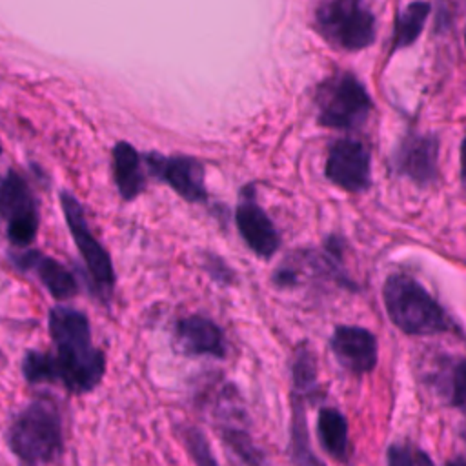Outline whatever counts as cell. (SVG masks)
Returning a JSON list of instances; mask_svg holds the SVG:
<instances>
[{
    "label": "cell",
    "instance_id": "6da1fadb",
    "mask_svg": "<svg viewBox=\"0 0 466 466\" xmlns=\"http://www.w3.org/2000/svg\"><path fill=\"white\" fill-rule=\"evenodd\" d=\"M53 351L27 350L22 375L29 384L56 382L71 393H89L104 379L106 357L93 344L91 324L84 311L53 306L47 317Z\"/></svg>",
    "mask_w": 466,
    "mask_h": 466
},
{
    "label": "cell",
    "instance_id": "7a4b0ae2",
    "mask_svg": "<svg viewBox=\"0 0 466 466\" xmlns=\"http://www.w3.org/2000/svg\"><path fill=\"white\" fill-rule=\"evenodd\" d=\"M11 451L25 466L53 462L64 448L62 419L49 399H35L20 410L7 431Z\"/></svg>",
    "mask_w": 466,
    "mask_h": 466
},
{
    "label": "cell",
    "instance_id": "3957f363",
    "mask_svg": "<svg viewBox=\"0 0 466 466\" xmlns=\"http://www.w3.org/2000/svg\"><path fill=\"white\" fill-rule=\"evenodd\" d=\"M382 297L391 322L408 335H433L453 329L451 319L441 304L408 275L388 277Z\"/></svg>",
    "mask_w": 466,
    "mask_h": 466
},
{
    "label": "cell",
    "instance_id": "277c9868",
    "mask_svg": "<svg viewBox=\"0 0 466 466\" xmlns=\"http://www.w3.org/2000/svg\"><path fill=\"white\" fill-rule=\"evenodd\" d=\"M315 29L342 51H360L375 40V15L357 0H329L315 9Z\"/></svg>",
    "mask_w": 466,
    "mask_h": 466
},
{
    "label": "cell",
    "instance_id": "5b68a950",
    "mask_svg": "<svg viewBox=\"0 0 466 466\" xmlns=\"http://www.w3.org/2000/svg\"><path fill=\"white\" fill-rule=\"evenodd\" d=\"M317 120L333 129H355L371 111V98L351 73H337L324 80L315 95Z\"/></svg>",
    "mask_w": 466,
    "mask_h": 466
},
{
    "label": "cell",
    "instance_id": "8992f818",
    "mask_svg": "<svg viewBox=\"0 0 466 466\" xmlns=\"http://www.w3.org/2000/svg\"><path fill=\"white\" fill-rule=\"evenodd\" d=\"M60 206H62V213L69 228V233L73 237V242L76 244V249L89 273L95 293L100 297V300H109L115 289L116 277H115L113 262L107 249L93 235L86 220L84 208L71 191L67 189L60 191Z\"/></svg>",
    "mask_w": 466,
    "mask_h": 466
},
{
    "label": "cell",
    "instance_id": "52a82bcc",
    "mask_svg": "<svg viewBox=\"0 0 466 466\" xmlns=\"http://www.w3.org/2000/svg\"><path fill=\"white\" fill-rule=\"evenodd\" d=\"M0 218L5 222V235L11 246L27 249L36 238L40 211L27 180L15 169L0 177Z\"/></svg>",
    "mask_w": 466,
    "mask_h": 466
},
{
    "label": "cell",
    "instance_id": "ba28073f",
    "mask_svg": "<svg viewBox=\"0 0 466 466\" xmlns=\"http://www.w3.org/2000/svg\"><path fill=\"white\" fill-rule=\"evenodd\" d=\"M149 173L166 182L187 202H204L208 198L204 184V166L200 160L186 155H162L149 151L144 155Z\"/></svg>",
    "mask_w": 466,
    "mask_h": 466
},
{
    "label": "cell",
    "instance_id": "9c48e42d",
    "mask_svg": "<svg viewBox=\"0 0 466 466\" xmlns=\"http://www.w3.org/2000/svg\"><path fill=\"white\" fill-rule=\"evenodd\" d=\"M368 147L357 138H339L331 144L326 160V177L346 191H364L371 182Z\"/></svg>",
    "mask_w": 466,
    "mask_h": 466
},
{
    "label": "cell",
    "instance_id": "30bf717a",
    "mask_svg": "<svg viewBox=\"0 0 466 466\" xmlns=\"http://www.w3.org/2000/svg\"><path fill=\"white\" fill-rule=\"evenodd\" d=\"M439 140L433 133L406 135L393 157L395 167L419 186H428L437 177Z\"/></svg>",
    "mask_w": 466,
    "mask_h": 466
},
{
    "label": "cell",
    "instance_id": "8fae6325",
    "mask_svg": "<svg viewBox=\"0 0 466 466\" xmlns=\"http://www.w3.org/2000/svg\"><path fill=\"white\" fill-rule=\"evenodd\" d=\"M235 220L244 242L255 255H258L260 258H269L279 249V233L266 211L257 204L251 187H246L242 191Z\"/></svg>",
    "mask_w": 466,
    "mask_h": 466
},
{
    "label": "cell",
    "instance_id": "7c38bea8",
    "mask_svg": "<svg viewBox=\"0 0 466 466\" xmlns=\"http://www.w3.org/2000/svg\"><path fill=\"white\" fill-rule=\"evenodd\" d=\"M329 346L339 364L353 375L370 373L377 364V340L366 328L339 326Z\"/></svg>",
    "mask_w": 466,
    "mask_h": 466
},
{
    "label": "cell",
    "instance_id": "4fadbf2b",
    "mask_svg": "<svg viewBox=\"0 0 466 466\" xmlns=\"http://www.w3.org/2000/svg\"><path fill=\"white\" fill-rule=\"evenodd\" d=\"M11 262L20 271L33 273L55 300H67L78 291L73 273L62 262L38 249L27 248L22 253H15Z\"/></svg>",
    "mask_w": 466,
    "mask_h": 466
},
{
    "label": "cell",
    "instance_id": "5bb4252c",
    "mask_svg": "<svg viewBox=\"0 0 466 466\" xmlns=\"http://www.w3.org/2000/svg\"><path fill=\"white\" fill-rule=\"evenodd\" d=\"M177 348L186 355H208L215 359L226 357V342L220 328L200 315H191L178 320L175 328Z\"/></svg>",
    "mask_w": 466,
    "mask_h": 466
},
{
    "label": "cell",
    "instance_id": "9a60e30c",
    "mask_svg": "<svg viewBox=\"0 0 466 466\" xmlns=\"http://www.w3.org/2000/svg\"><path fill=\"white\" fill-rule=\"evenodd\" d=\"M113 178L124 200H135L146 189V173L142 158L133 144L120 140L111 149Z\"/></svg>",
    "mask_w": 466,
    "mask_h": 466
},
{
    "label": "cell",
    "instance_id": "2e32d148",
    "mask_svg": "<svg viewBox=\"0 0 466 466\" xmlns=\"http://www.w3.org/2000/svg\"><path fill=\"white\" fill-rule=\"evenodd\" d=\"M317 435L328 455L344 461L348 455V420L335 408H322L317 417Z\"/></svg>",
    "mask_w": 466,
    "mask_h": 466
},
{
    "label": "cell",
    "instance_id": "e0dca14e",
    "mask_svg": "<svg viewBox=\"0 0 466 466\" xmlns=\"http://www.w3.org/2000/svg\"><path fill=\"white\" fill-rule=\"evenodd\" d=\"M289 455L293 466H326L311 450L306 413L302 397H295L293 400V419H291V441H289Z\"/></svg>",
    "mask_w": 466,
    "mask_h": 466
},
{
    "label": "cell",
    "instance_id": "ac0fdd59",
    "mask_svg": "<svg viewBox=\"0 0 466 466\" xmlns=\"http://www.w3.org/2000/svg\"><path fill=\"white\" fill-rule=\"evenodd\" d=\"M430 15V4L428 2H413L408 4L395 20V33H393V49H404L411 46L419 35L422 33V27L426 24V18Z\"/></svg>",
    "mask_w": 466,
    "mask_h": 466
},
{
    "label": "cell",
    "instance_id": "d6986e66",
    "mask_svg": "<svg viewBox=\"0 0 466 466\" xmlns=\"http://www.w3.org/2000/svg\"><path fill=\"white\" fill-rule=\"evenodd\" d=\"M220 437L222 441L237 453V457L242 459L248 466H260L264 457L262 451L255 446L253 439L244 428H235L231 424H224L220 428Z\"/></svg>",
    "mask_w": 466,
    "mask_h": 466
},
{
    "label": "cell",
    "instance_id": "ffe728a7",
    "mask_svg": "<svg viewBox=\"0 0 466 466\" xmlns=\"http://www.w3.org/2000/svg\"><path fill=\"white\" fill-rule=\"evenodd\" d=\"M317 380V368H315V357L308 348L297 350L295 364H293V382L295 391L299 397H304L315 390Z\"/></svg>",
    "mask_w": 466,
    "mask_h": 466
},
{
    "label": "cell",
    "instance_id": "44dd1931",
    "mask_svg": "<svg viewBox=\"0 0 466 466\" xmlns=\"http://www.w3.org/2000/svg\"><path fill=\"white\" fill-rule=\"evenodd\" d=\"M182 439L197 466H220L211 451L206 435L198 428H186L182 431Z\"/></svg>",
    "mask_w": 466,
    "mask_h": 466
},
{
    "label": "cell",
    "instance_id": "7402d4cb",
    "mask_svg": "<svg viewBox=\"0 0 466 466\" xmlns=\"http://www.w3.org/2000/svg\"><path fill=\"white\" fill-rule=\"evenodd\" d=\"M386 466H433V462L420 448L395 442L386 451Z\"/></svg>",
    "mask_w": 466,
    "mask_h": 466
},
{
    "label": "cell",
    "instance_id": "603a6c76",
    "mask_svg": "<svg viewBox=\"0 0 466 466\" xmlns=\"http://www.w3.org/2000/svg\"><path fill=\"white\" fill-rule=\"evenodd\" d=\"M450 397L451 404L466 415V359L461 360L453 370Z\"/></svg>",
    "mask_w": 466,
    "mask_h": 466
},
{
    "label": "cell",
    "instance_id": "cb8c5ba5",
    "mask_svg": "<svg viewBox=\"0 0 466 466\" xmlns=\"http://www.w3.org/2000/svg\"><path fill=\"white\" fill-rule=\"evenodd\" d=\"M461 180L466 187V138L462 140V146H461Z\"/></svg>",
    "mask_w": 466,
    "mask_h": 466
},
{
    "label": "cell",
    "instance_id": "d4e9b609",
    "mask_svg": "<svg viewBox=\"0 0 466 466\" xmlns=\"http://www.w3.org/2000/svg\"><path fill=\"white\" fill-rule=\"evenodd\" d=\"M444 466H466V455H459V457L448 461Z\"/></svg>",
    "mask_w": 466,
    "mask_h": 466
},
{
    "label": "cell",
    "instance_id": "484cf974",
    "mask_svg": "<svg viewBox=\"0 0 466 466\" xmlns=\"http://www.w3.org/2000/svg\"><path fill=\"white\" fill-rule=\"evenodd\" d=\"M0 153H2V144H0Z\"/></svg>",
    "mask_w": 466,
    "mask_h": 466
}]
</instances>
